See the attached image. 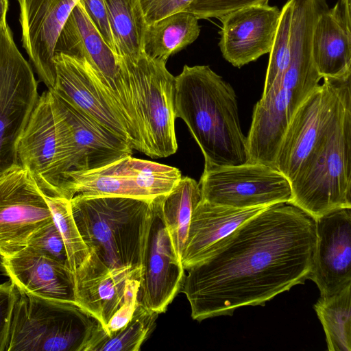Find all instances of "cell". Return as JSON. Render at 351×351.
I'll return each mask as SVG.
<instances>
[{"label": "cell", "instance_id": "1", "mask_svg": "<svg viewBox=\"0 0 351 351\" xmlns=\"http://www.w3.org/2000/svg\"><path fill=\"white\" fill-rule=\"evenodd\" d=\"M315 220L290 203H278L215 243L188 269L182 292L198 322L264 306L304 284L313 265Z\"/></svg>", "mask_w": 351, "mask_h": 351}, {"label": "cell", "instance_id": "2", "mask_svg": "<svg viewBox=\"0 0 351 351\" xmlns=\"http://www.w3.org/2000/svg\"><path fill=\"white\" fill-rule=\"evenodd\" d=\"M173 105L202 150L204 168L250 162L235 92L208 66H184L176 77Z\"/></svg>", "mask_w": 351, "mask_h": 351}, {"label": "cell", "instance_id": "3", "mask_svg": "<svg viewBox=\"0 0 351 351\" xmlns=\"http://www.w3.org/2000/svg\"><path fill=\"white\" fill-rule=\"evenodd\" d=\"M152 201L77 194L70 204L89 252L94 253L111 269H136L141 268Z\"/></svg>", "mask_w": 351, "mask_h": 351}, {"label": "cell", "instance_id": "4", "mask_svg": "<svg viewBox=\"0 0 351 351\" xmlns=\"http://www.w3.org/2000/svg\"><path fill=\"white\" fill-rule=\"evenodd\" d=\"M312 36L313 29L307 26L296 25L291 29L289 65L254 108L247 136L250 162L275 167L278 150L290 121L319 85L322 77L313 60Z\"/></svg>", "mask_w": 351, "mask_h": 351}, {"label": "cell", "instance_id": "5", "mask_svg": "<svg viewBox=\"0 0 351 351\" xmlns=\"http://www.w3.org/2000/svg\"><path fill=\"white\" fill-rule=\"evenodd\" d=\"M290 204L316 219L351 208V88L327 136L291 182Z\"/></svg>", "mask_w": 351, "mask_h": 351}, {"label": "cell", "instance_id": "6", "mask_svg": "<svg viewBox=\"0 0 351 351\" xmlns=\"http://www.w3.org/2000/svg\"><path fill=\"white\" fill-rule=\"evenodd\" d=\"M99 323L75 303L19 292L5 351H86Z\"/></svg>", "mask_w": 351, "mask_h": 351}, {"label": "cell", "instance_id": "7", "mask_svg": "<svg viewBox=\"0 0 351 351\" xmlns=\"http://www.w3.org/2000/svg\"><path fill=\"white\" fill-rule=\"evenodd\" d=\"M119 58L142 126L144 154L152 158L175 154L178 149L173 105L176 77L165 63L144 53L135 59Z\"/></svg>", "mask_w": 351, "mask_h": 351}, {"label": "cell", "instance_id": "8", "mask_svg": "<svg viewBox=\"0 0 351 351\" xmlns=\"http://www.w3.org/2000/svg\"><path fill=\"white\" fill-rule=\"evenodd\" d=\"M69 127L56 107L50 90L42 93L21 135L18 164L27 170L45 196L61 197L64 176L70 171Z\"/></svg>", "mask_w": 351, "mask_h": 351}, {"label": "cell", "instance_id": "9", "mask_svg": "<svg viewBox=\"0 0 351 351\" xmlns=\"http://www.w3.org/2000/svg\"><path fill=\"white\" fill-rule=\"evenodd\" d=\"M54 50L55 53L82 58L90 64L121 108L134 139V149L144 152L142 126L120 59L103 39L80 1L66 21Z\"/></svg>", "mask_w": 351, "mask_h": 351}, {"label": "cell", "instance_id": "10", "mask_svg": "<svg viewBox=\"0 0 351 351\" xmlns=\"http://www.w3.org/2000/svg\"><path fill=\"white\" fill-rule=\"evenodd\" d=\"M351 88V75L325 77L298 108L280 144L275 167L290 183L322 145L337 118L343 97Z\"/></svg>", "mask_w": 351, "mask_h": 351}, {"label": "cell", "instance_id": "11", "mask_svg": "<svg viewBox=\"0 0 351 351\" xmlns=\"http://www.w3.org/2000/svg\"><path fill=\"white\" fill-rule=\"evenodd\" d=\"M38 97L33 69L7 25L0 28V173L19 165L18 143Z\"/></svg>", "mask_w": 351, "mask_h": 351}, {"label": "cell", "instance_id": "12", "mask_svg": "<svg viewBox=\"0 0 351 351\" xmlns=\"http://www.w3.org/2000/svg\"><path fill=\"white\" fill-rule=\"evenodd\" d=\"M199 184L202 199L237 208L289 203L292 196L287 178L258 162L204 168Z\"/></svg>", "mask_w": 351, "mask_h": 351}, {"label": "cell", "instance_id": "13", "mask_svg": "<svg viewBox=\"0 0 351 351\" xmlns=\"http://www.w3.org/2000/svg\"><path fill=\"white\" fill-rule=\"evenodd\" d=\"M45 197L29 172L16 165L0 175V256L27 247L32 236L52 221Z\"/></svg>", "mask_w": 351, "mask_h": 351}, {"label": "cell", "instance_id": "14", "mask_svg": "<svg viewBox=\"0 0 351 351\" xmlns=\"http://www.w3.org/2000/svg\"><path fill=\"white\" fill-rule=\"evenodd\" d=\"M55 83L50 89L75 109L128 143L134 142L123 112L99 75L84 58L56 53Z\"/></svg>", "mask_w": 351, "mask_h": 351}, {"label": "cell", "instance_id": "15", "mask_svg": "<svg viewBox=\"0 0 351 351\" xmlns=\"http://www.w3.org/2000/svg\"><path fill=\"white\" fill-rule=\"evenodd\" d=\"M184 276V269L165 226L156 197L152 201L143 251L141 302L158 314L165 313L181 290Z\"/></svg>", "mask_w": 351, "mask_h": 351}, {"label": "cell", "instance_id": "16", "mask_svg": "<svg viewBox=\"0 0 351 351\" xmlns=\"http://www.w3.org/2000/svg\"><path fill=\"white\" fill-rule=\"evenodd\" d=\"M313 265L308 279L320 297L332 295L351 285V208L330 211L316 219Z\"/></svg>", "mask_w": 351, "mask_h": 351}, {"label": "cell", "instance_id": "17", "mask_svg": "<svg viewBox=\"0 0 351 351\" xmlns=\"http://www.w3.org/2000/svg\"><path fill=\"white\" fill-rule=\"evenodd\" d=\"M23 47L47 88L55 83L54 53L58 37L80 0H17Z\"/></svg>", "mask_w": 351, "mask_h": 351}, {"label": "cell", "instance_id": "18", "mask_svg": "<svg viewBox=\"0 0 351 351\" xmlns=\"http://www.w3.org/2000/svg\"><path fill=\"white\" fill-rule=\"evenodd\" d=\"M280 16L278 8L269 3L245 6L222 16L219 47L223 57L241 67L269 53Z\"/></svg>", "mask_w": 351, "mask_h": 351}, {"label": "cell", "instance_id": "19", "mask_svg": "<svg viewBox=\"0 0 351 351\" xmlns=\"http://www.w3.org/2000/svg\"><path fill=\"white\" fill-rule=\"evenodd\" d=\"M49 89L70 132L72 154L69 172L97 169L132 156L133 148L128 143Z\"/></svg>", "mask_w": 351, "mask_h": 351}, {"label": "cell", "instance_id": "20", "mask_svg": "<svg viewBox=\"0 0 351 351\" xmlns=\"http://www.w3.org/2000/svg\"><path fill=\"white\" fill-rule=\"evenodd\" d=\"M1 265L19 293L75 303L74 274L68 265L28 246L2 258Z\"/></svg>", "mask_w": 351, "mask_h": 351}, {"label": "cell", "instance_id": "21", "mask_svg": "<svg viewBox=\"0 0 351 351\" xmlns=\"http://www.w3.org/2000/svg\"><path fill=\"white\" fill-rule=\"evenodd\" d=\"M75 303L104 330L120 307L127 280L141 278V268L111 269L93 252L73 273Z\"/></svg>", "mask_w": 351, "mask_h": 351}, {"label": "cell", "instance_id": "22", "mask_svg": "<svg viewBox=\"0 0 351 351\" xmlns=\"http://www.w3.org/2000/svg\"><path fill=\"white\" fill-rule=\"evenodd\" d=\"M266 207L237 208L201 199L192 213L181 255L184 270L198 263L215 243Z\"/></svg>", "mask_w": 351, "mask_h": 351}, {"label": "cell", "instance_id": "23", "mask_svg": "<svg viewBox=\"0 0 351 351\" xmlns=\"http://www.w3.org/2000/svg\"><path fill=\"white\" fill-rule=\"evenodd\" d=\"M312 56L322 78L351 75L350 18L335 7L324 11L315 24Z\"/></svg>", "mask_w": 351, "mask_h": 351}, {"label": "cell", "instance_id": "24", "mask_svg": "<svg viewBox=\"0 0 351 351\" xmlns=\"http://www.w3.org/2000/svg\"><path fill=\"white\" fill-rule=\"evenodd\" d=\"M77 194L154 199L138 186L132 156L97 169L66 173L61 187L62 197L71 200Z\"/></svg>", "mask_w": 351, "mask_h": 351}, {"label": "cell", "instance_id": "25", "mask_svg": "<svg viewBox=\"0 0 351 351\" xmlns=\"http://www.w3.org/2000/svg\"><path fill=\"white\" fill-rule=\"evenodd\" d=\"M198 19L182 11L147 24L143 53L149 58L167 62L169 58L192 44L199 36Z\"/></svg>", "mask_w": 351, "mask_h": 351}, {"label": "cell", "instance_id": "26", "mask_svg": "<svg viewBox=\"0 0 351 351\" xmlns=\"http://www.w3.org/2000/svg\"><path fill=\"white\" fill-rule=\"evenodd\" d=\"M118 58H137L143 53L147 23L140 0H104Z\"/></svg>", "mask_w": 351, "mask_h": 351}, {"label": "cell", "instance_id": "27", "mask_svg": "<svg viewBox=\"0 0 351 351\" xmlns=\"http://www.w3.org/2000/svg\"><path fill=\"white\" fill-rule=\"evenodd\" d=\"M158 199L165 226L181 260L192 213L202 199L199 184L191 178L182 177L168 194Z\"/></svg>", "mask_w": 351, "mask_h": 351}, {"label": "cell", "instance_id": "28", "mask_svg": "<svg viewBox=\"0 0 351 351\" xmlns=\"http://www.w3.org/2000/svg\"><path fill=\"white\" fill-rule=\"evenodd\" d=\"M158 315L139 299L132 318L119 330L108 335L99 322L86 351H138L154 331Z\"/></svg>", "mask_w": 351, "mask_h": 351}, {"label": "cell", "instance_id": "29", "mask_svg": "<svg viewBox=\"0 0 351 351\" xmlns=\"http://www.w3.org/2000/svg\"><path fill=\"white\" fill-rule=\"evenodd\" d=\"M351 285L314 304L326 334L328 351H351Z\"/></svg>", "mask_w": 351, "mask_h": 351}, {"label": "cell", "instance_id": "30", "mask_svg": "<svg viewBox=\"0 0 351 351\" xmlns=\"http://www.w3.org/2000/svg\"><path fill=\"white\" fill-rule=\"evenodd\" d=\"M45 197L62 237L69 267L74 273L88 258L90 252L73 219L70 200L60 197Z\"/></svg>", "mask_w": 351, "mask_h": 351}, {"label": "cell", "instance_id": "31", "mask_svg": "<svg viewBox=\"0 0 351 351\" xmlns=\"http://www.w3.org/2000/svg\"><path fill=\"white\" fill-rule=\"evenodd\" d=\"M293 0H288L280 10V19L269 53L263 94L268 91L287 68L290 58V34Z\"/></svg>", "mask_w": 351, "mask_h": 351}, {"label": "cell", "instance_id": "32", "mask_svg": "<svg viewBox=\"0 0 351 351\" xmlns=\"http://www.w3.org/2000/svg\"><path fill=\"white\" fill-rule=\"evenodd\" d=\"M27 246L69 266L64 243L53 220L38 229Z\"/></svg>", "mask_w": 351, "mask_h": 351}, {"label": "cell", "instance_id": "33", "mask_svg": "<svg viewBox=\"0 0 351 351\" xmlns=\"http://www.w3.org/2000/svg\"><path fill=\"white\" fill-rule=\"evenodd\" d=\"M268 2L269 0H193L185 11L193 14L198 19H219L234 10Z\"/></svg>", "mask_w": 351, "mask_h": 351}, {"label": "cell", "instance_id": "34", "mask_svg": "<svg viewBox=\"0 0 351 351\" xmlns=\"http://www.w3.org/2000/svg\"><path fill=\"white\" fill-rule=\"evenodd\" d=\"M140 286L141 278L127 280L123 302L105 329L107 335L122 328L130 320L139 300Z\"/></svg>", "mask_w": 351, "mask_h": 351}, {"label": "cell", "instance_id": "35", "mask_svg": "<svg viewBox=\"0 0 351 351\" xmlns=\"http://www.w3.org/2000/svg\"><path fill=\"white\" fill-rule=\"evenodd\" d=\"M19 291L9 280L0 283V351H5L13 308Z\"/></svg>", "mask_w": 351, "mask_h": 351}, {"label": "cell", "instance_id": "36", "mask_svg": "<svg viewBox=\"0 0 351 351\" xmlns=\"http://www.w3.org/2000/svg\"><path fill=\"white\" fill-rule=\"evenodd\" d=\"M147 24L185 11L193 0H140Z\"/></svg>", "mask_w": 351, "mask_h": 351}, {"label": "cell", "instance_id": "37", "mask_svg": "<svg viewBox=\"0 0 351 351\" xmlns=\"http://www.w3.org/2000/svg\"><path fill=\"white\" fill-rule=\"evenodd\" d=\"M80 2L103 39L115 53L114 40L104 0H80Z\"/></svg>", "mask_w": 351, "mask_h": 351}, {"label": "cell", "instance_id": "38", "mask_svg": "<svg viewBox=\"0 0 351 351\" xmlns=\"http://www.w3.org/2000/svg\"><path fill=\"white\" fill-rule=\"evenodd\" d=\"M8 9V0H0V28L5 27L6 14Z\"/></svg>", "mask_w": 351, "mask_h": 351}, {"label": "cell", "instance_id": "39", "mask_svg": "<svg viewBox=\"0 0 351 351\" xmlns=\"http://www.w3.org/2000/svg\"><path fill=\"white\" fill-rule=\"evenodd\" d=\"M2 173H0V175Z\"/></svg>", "mask_w": 351, "mask_h": 351}]
</instances>
